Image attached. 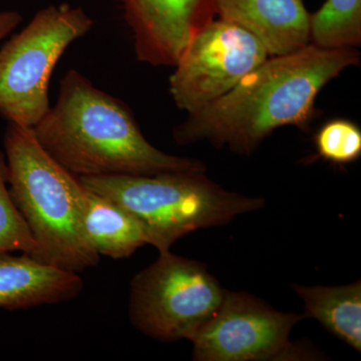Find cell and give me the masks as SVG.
Returning a JSON list of instances; mask_svg holds the SVG:
<instances>
[{
	"instance_id": "cell-8",
	"label": "cell",
	"mask_w": 361,
	"mask_h": 361,
	"mask_svg": "<svg viewBox=\"0 0 361 361\" xmlns=\"http://www.w3.org/2000/svg\"><path fill=\"white\" fill-rule=\"evenodd\" d=\"M304 315L275 310L245 292H225L215 314L192 339L194 360H310L306 349L289 341Z\"/></svg>"
},
{
	"instance_id": "cell-5",
	"label": "cell",
	"mask_w": 361,
	"mask_h": 361,
	"mask_svg": "<svg viewBox=\"0 0 361 361\" xmlns=\"http://www.w3.org/2000/svg\"><path fill=\"white\" fill-rule=\"evenodd\" d=\"M80 7L51 6L0 47V116L32 129L51 109L49 87L63 52L92 30Z\"/></svg>"
},
{
	"instance_id": "cell-13",
	"label": "cell",
	"mask_w": 361,
	"mask_h": 361,
	"mask_svg": "<svg viewBox=\"0 0 361 361\" xmlns=\"http://www.w3.org/2000/svg\"><path fill=\"white\" fill-rule=\"evenodd\" d=\"M292 288L304 302V317L314 318L324 329L361 350V283L342 286H303Z\"/></svg>"
},
{
	"instance_id": "cell-7",
	"label": "cell",
	"mask_w": 361,
	"mask_h": 361,
	"mask_svg": "<svg viewBox=\"0 0 361 361\" xmlns=\"http://www.w3.org/2000/svg\"><path fill=\"white\" fill-rule=\"evenodd\" d=\"M270 54L245 28L214 20L192 39L174 66L170 94L179 110L189 114L224 96Z\"/></svg>"
},
{
	"instance_id": "cell-2",
	"label": "cell",
	"mask_w": 361,
	"mask_h": 361,
	"mask_svg": "<svg viewBox=\"0 0 361 361\" xmlns=\"http://www.w3.org/2000/svg\"><path fill=\"white\" fill-rule=\"evenodd\" d=\"M32 130L40 146L78 178L206 172L203 161L149 144L129 106L75 70L61 78L56 103Z\"/></svg>"
},
{
	"instance_id": "cell-17",
	"label": "cell",
	"mask_w": 361,
	"mask_h": 361,
	"mask_svg": "<svg viewBox=\"0 0 361 361\" xmlns=\"http://www.w3.org/2000/svg\"><path fill=\"white\" fill-rule=\"evenodd\" d=\"M23 16L18 11H0V42L8 37L20 25Z\"/></svg>"
},
{
	"instance_id": "cell-14",
	"label": "cell",
	"mask_w": 361,
	"mask_h": 361,
	"mask_svg": "<svg viewBox=\"0 0 361 361\" xmlns=\"http://www.w3.org/2000/svg\"><path fill=\"white\" fill-rule=\"evenodd\" d=\"M310 42L324 49L361 44V0H326L310 16Z\"/></svg>"
},
{
	"instance_id": "cell-12",
	"label": "cell",
	"mask_w": 361,
	"mask_h": 361,
	"mask_svg": "<svg viewBox=\"0 0 361 361\" xmlns=\"http://www.w3.org/2000/svg\"><path fill=\"white\" fill-rule=\"evenodd\" d=\"M84 231L99 256L113 259L130 257L149 237L141 221L115 202L87 189Z\"/></svg>"
},
{
	"instance_id": "cell-1",
	"label": "cell",
	"mask_w": 361,
	"mask_h": 361,
	"mask_svg": "<svg viewBox=\"0 0 361 361\" xmlns=\"http://www.w3.org/2000/svg\"><path fill=\"white\" fill-rule=\"evenodd\" d=\"M360 59L351 47L324 49L313 44L271 56L224 96L189 114L176 128L175 141H207L217 148L228 146L250 154L279 128L308 129L320 90Z\"/></svg>"
},
{
	"instance_id": "cell-16",
	"label": "cell",
	"mask_w": 361,
	"mask_h": 361,
	"mask_svg": "<svg viewBox=\"0 0 361 361\" xmlns=\"http://www.w3.org/2000/svg\"><path fill=\"white\" fill-rule=\"evenodd\" d=\"M314 141L318 156L336 165H348L360 158L361 130L351 121L327 122L318 130Z\"/></svg>"
},
{
	"instance_id": "cell-3",
	"label": "cell",
	"mask_w": 361,
	"mask_h": 361,
	"mask_svg": "<svg viewBox=\"0 0 361 361\" xmlns=\"http://www.w3.org/2000/svg\"><path fill=\"white\" fill-rule=\"evenodd\" d=\"M11 198L35 241L30 257L80 272L101 256L84 231L87 188L37 142L30 128L8 123L4 137Z\"/></svg>"
},
{
	"instance_id": "cell-6",
	"label": "cell",
	"mask_w": 361,
	"mask_h": 361,
	"mask_svg": "<svg viewBox=\"0 0 361 361\" xmlns=\"http://www.w3.org/2000/svg\"><path fill=\"white\" fill-rule=\"evenodd\" d=\"M225 292L203 263L161 252L130 282V322L157 341H191L220 307Z\"/></svg>"
},
{
	"instance_id": "cell-10",
	"label": "cell",
	"mask_w": 361,
	"mask_h": 361,
	"mask_svg": "<svg viewBox=\"0 0 361 361\" xmlns=\"http://www.w3.org/2000/svg\"><path fill=\"white\" fill-rule=\"evenodd\" d=\"M216 16L245 28L270 56L310 44V16L303 0H213Z\"/></svg>"
},
{
	"instance_id": "cell-15",
	"label": "cell",
	"mask_w": 361,
	"mask_h": 361,
	"mask_svg": "<svg viewBox=\"0 0 361 361\" xmlns=\"http://www.w3.org/2000/svg\"><path fill=\"white\" fill-rule=\"evenodd\" d=\"M35 249L30 227L9 193L6 155L0 151V253L18 251L30 256Z\"/></svg>"
},
{
	"instance_id": "cell-11",
	"label": "cell",
	"mask_w": 361,
	"mask_h": 361,
	"mask_svg": "<svg viewBox=\"0 0 361 361\" xmlns=\"http://www.w3.org/2000/svg\"><path fill=\"white\" fill-rule=\"evenodd\" d=\"M82 290L84 281L77 272L45 264L27 254L0 253V310L68 302Z\"/></svg>"
},
{
	"instance_id": "cell-9",
	"label": "cell",
	"mask_w": 361,
	"mask_h": 361,
	"mask_svg": "<svg viewBox=\"0 0 361 361\" xmlns=\"http://www.w3.org/2000/svg\"><path fill=\"white\" fill-rule=\"evenodd\" d=\"M137 58L175 66L192 39L215 20L213 0H122Z\"/></svg>"
},
{
	"instance_id": "cell-4",
	"label": "cell",
	"mask_w": 361,
	"mask_h": 361,
	"mask_svg": "<svg viewBox=\"0 0 361 361\" xmlns=\"http://www.w3.org/2000/svg\"><path fill=\"white\" fill-rule=\"evenodd\" d=\"M80 180L87 189L115 202L141 221L149 245L160 253L170 251L189 233L226 224L265 205L262 198L223 189L207 177L205 171Z\"/></svg>"
}]
</instances>
